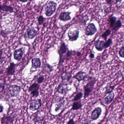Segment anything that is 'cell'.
Listing matches in <instances>:
<instances>
[{"label":"cell","mask_w":124,"mask_h":124,"mask_svg":"<svg viewBox=\"0 0 124 124\" xmlns=\"http://www.w3.org/2000/svg\"><path fill=\"white\" fill-rule=\"evenodd\" d=\"M23 55V49L20 48L15 51L14 53V58L15 60L19 61L22 59Z\"/></svg>","instance_id":"cell-15"},{"label":"cell","mask_w":124,"mask_h":124,"mask_svg":"<svg viewBox=\"0 0 124 124\" xmlns=\"http://www.w3.org/2000/svg\"><path fill=\"white\" fill-rule=\"evenodd\" d=\"M122 23L121 21L120 20H117L115 24L114 25L113 27L112 28V30L113 31H115V32L117 31L122 27Z\"/></svg>","instance_id":"cell-22"},{"label":"cell","mask_w":124,"mask_h":124,"mask_svg":"<svg viewBox=\"0 0 124 124\" xmlns=\"http://www.w3.org/2000/svg\"><path fill=\"white\" fill-rule=\"evenodd\" d=\"M75 123L73 119H70L67 122V124H74Z\"/></svg>","instance_id":"cell-34"},{"label":"cell","mask_w":124,"mask_h":124,"mask_svg":"<svg viewBox=\"0 0 124 124\" xmlns=\"http://www.w3.org/2000/svg\"><path fill=\"white\" fill-rule=\"evenodd\" d=\"M72 71H66L62 72L61 75V79H62V83L68 84L67 83H69L71 81L72 78Z\"/></svg>","instance_id":"cell-10"},{"label":"cell","mask_w":124,"mask_h":124,"mask_svg":"<svg viewBox=\"0 0 124 124\" xmlns=\"http://www.w3.org/2000/svg\"><path fill=\"white\" fill-rule=\"evenodd\" d=\"M42 100L40 99H37L32 101L30 105L29 109L32 111H36L39 109L42 106Z\"/></svg>","instance_id":"cell-11"},{"label":"cell","mask_w":124,"mask_h":124,"mask_svg":"<svg viewBox=\"0 0 124 124\" xmlns=\"http://www.w3.org/2000/svg\"><path fill=\"white\" fill-rule=\"evenodd\" d=\"M97 31V29L93 23L89 24L85 30V34L87 36H92Z\"/></svg>","instance_id":"cell-8"},{"label":"cell","mask_w":124,"mask_h":124,"mask_svg":"<svg viewBox=\"0 0 124 124\" xmlns=\"http://www.w3.org/2000/svg\"><path fill=\"white\" fill-rule=\"evenodd\" d=\"M83 94L82 92H79L77 93L74 97L72 101H80L82 99L83 97Z\"/></svg>","instance_id":"cell-25"},{"label":"cell","mask_w":124,"mask_h":124,"mask_svg":"<svg viewBox=\"0 0 124 124\" xmlns=\"http://www.w3.org/2000/svg\"><path fill=\"white\" fill-rule=\"evenodd\" d=\"M102 111V109L101 107H96L91 113V119L93 120H95L98 119L101 115Z\"/></svg>","instance_id":"cell-13"},{"label":"cell","mask_w":124,"mask_h":124,"mask_svg":"<svg viewBox=\"0 0 124 124\" xmlns=\"http://www.w3.org/2000/svg\"><path fill=\"white\" fill-rule=\"evenodd\" d=\"M114 98L115 94L113 91L106 93L103 98V102L106 105H108L112 102Z\"/></svg>","instance_id":"cell-12"},{"label":"cell","mask_w":124,"mask_h":124,"mask_svg":"<svg viewBox=\"0 0 124 124\" xmlns=\"http://www.w3.org/2000/svg\"><path fill=\"white\" fill-rule=\"evenodd\" d=\"M82 104L80 100L77 101H74L72 103L71 109L73 111L78 110L82 108Z\"/></svg>","instance_id":"cell-20"},{"label":"cell","mask_w":124,"mask_h":124,"mask_svg":"<svg viewBox=\"0 0 124 124\" xmlns=\"http://www.w3.org/2000/svg\"><path fill=\"white\" fill-rule=\"evenodd\" d=\"M124 46H123L120 49L119 51V55L120 57L122 58H124Z\"/></svg>","instance_id":"cell-31"},{"label":"cell","mask_w":124,"mask_h":124,"mask_svg":"<svg viewBox=\"0 0 124 124\" xmlns=\"http://www.w3.org/2000/svg\"><path fill=\"white\" fill-rule=\"evenodd\" d=\"M69 90L68 84L63 83H60L56 89L58 93L64 95H66Z\"/></svg>","instance_id":"cell-9"},{"label":"cell","mask_w":124,"mask_h":124,"mask_svg":"<svg viewBox=\"0 0 124 124\" xmlns=\"http://www.w3.org/2000/svg\"><path fill=\"white\" fill-rule=\"evenodd\" d=\"M45 80V78H44V76H41L38 78L37 79V82L39 84H40L42 83Z\"/></svg>","instance_id":"cell-32"},{"label":"cell","mask_w":124,"mask_h":124,"mask_svg":"<svg viewBox=\"0 0 124 124\" xmlns=\"http://www.w3.org/2000/svg\"><path fill=\"white\" fill-rule=\"evenodd\" d=\"M76 55H77V56H80V55H81V53H80V52H79V51H77Z\"/></svg>","instance_id":"cell-38"},{"label":"cell","mask_w":124,"mask_h":124,"mask_svg":"<svg viewBox=\"0 0 124 124\" xmlns=\"http://www.w3.org/2000/svg\"><path fill=\"white\" fill-rule=\"evenodd\" d=\"M57 4L54 1H50L45 7V14L47 17L51 16L56 10Z\"/></svg>","instance_id":"cell-3"},{"label":"cell","mask_w":124,"mask_h":124,"mask_svg":"<svg viewBox=\"0 0 124 124\" xmlns=\"http://www.w3.org/2000/svg\"><path fill=\"white\" fill-rule=\"evenodd\" d=\"M115 88V85H107L106 87L105 93H108L112 92L114 90Z\"/></svg>","instance_id":"cell-28"},{"label":"cell","mask_w":124,"mask_h":124,"mask_svg":"<svg viewBox=\"0 0 124 124\" xmlns=\"http://www.w3.org/2000/svg\"><path fill=\"white\" fill-rule=\"evenodd\" d=\"M44 70H45V71L48 74H50L51 72H52L54 70V69L53 66L47 63L45 64Z\"/></svg>","instance_id":"cell-24"},{"label":"cell","mask_w":124,"mask_h":124,"mask_svg":"<svg viewBox=\"0 0 124 124\" xmlns=\"http://www.w3.org/2000/svg\"><path fill=\"white\" fill-rule=\"evenodd\" d=\"M106 2L107 5H110L112 3V0H106Z\"/></svg>","instance_id":"cell-36"},{"label":"cell","mask_w":124,"mask_h":124,"mask_svg":"<svg viewBox=\"0 0 124 124\" xmlns=\"http://www.w3.org/2000/svg\"><path fill=\"white\" fill-rule=\"evenodd\" d=\"M117 20V18L116 17H115V16H112V17L110 18L109 21V27H110V28L112 29V28L113 27L114 25H115V23H116Z\"/></svg>","instance_id":"cell-27"},{"label":"cell","mask_w":124,"mask_h":124,"mask_svg":"<svg viewBox=\"0 0 124 124\" xmlns=\"http://www.w3.org/2000/svg\"><path fill=\"white\" fill-rule=\"evenodd\" d=\"M116 0V2L117 3H120L121 2H122V0Z\"/></svg>","instance_id":"cell-40"},{"label":"cell","mask_w":124,"mask_h":124,"mask_svg":"<svg viewBox=\"0 0 124 124\" xmlns=\"http://www.w3.org/2000/svg\"><path fill=\"white\" fill-rule=\"evenodd\" d=\"M20 1L22 3H26L29 1V0H20Z\"/></svg>","instance_id":"cell-39"},{"label":"cell","mask_w":124,"mask_h":124,"mask_svg":"<svg viewBox=\"0 0 124 124\" xmlns=\"http://www.w3.org/2000/svg\"><path fill=\"white\" fill-rule=\"evenodd\" d=\"M0 10L2 11L9 12L11 13H13L14 11V9L13 7L6 5L0 6Z\"/></svg>","instance_id":"cell-21"},{"label":"cell","mask_w":124,"mask_h":124,"mask_svg":"<svg viewBox=\"0 0 124 124\" xmlns=\"http://www.w3.org/2000/svg\"><path fill=\"white\" fill-rule=\"evenodd\" d=\"M111 31L110 29H108L106 30L101 35V37L105 40H106L108 37L111 34Z\"/></svg>","instance_id":"cell-26"},{"label":"cell","mask_w":124,"mask_h":124,"mask_svg":"<svg viewBox=\"0 0 124 124\" xmlns=\"http://www.w3.org/2000/svg\"><path fill=\"white\" fill-rule=\"evenodd\" d=\"M79 34V30L76 28H73L70 29L68 33L67 37L69 40L71 42H74L77 40Z\"/></svg>","instance_id":"cell-6"},{"label":"cell","mask_w":124,"mask_h":124,"mask_svg":"<svg viewBox=\"0 0 124 124\" xmlns=\"http://www.w3.org/2000/svg\"><path fill=\"white\" fill-rule=\"evenodd\" d=\"M14 120V117L11 116H6L1 119L2 124H12Z\"/></svg>","instance_id":"cell-18"},{"label":"cell","mask_w":124,"mask_h":124,"mask_svg":"<svg viewBox=\"0 0 124 124\" xmlns=\"http://www.w3.org/2000/svg\"><path fill=\"white\" fill-rule=\"evenodd\" d=\"M4 109V107L2 104H0V113L3 112Z\"/></svg>","instance_id":"cell-37"},{"label":"cell","mask_w":124,"mask_h":124,"mask_svg":"<svg viewBox=\"0 0 124 124\" xmlns=\"http://www.w3.org/2000/svg\"><path fill=\"white\" fill-rule=\"evenodd\" d=\"M97 80L95 78L93 77L92 79L87 81V84L84 87V99L88 97L92 93Z\"/></svg>","instance_id":"cell-2"},{"label":"cell","mask_w":124,"mask_h":124,"mask_svg":"<svg viewBox=\"0 0 124 124\" xmlns=\"http://www.w3.org/2000/svg\"><path fill=\"white\" fill-rule=\"evenodd\" d=\"M16 64L14 63V62H11L10 63V65L7 69L6 73L8 75H13L15 72V67Z\"/></svg>","instance_id":"cell-19"},{"label":"cell","mask_w":124,"mask_h":124,"mask_svg":"<svg viewBox=\"0 0 124 124\" xmlns=\"http://www.w3.org/2000/svg\"><path fill=\"white\" fill-rule=\"evenodd\" d=\"M39 84L36 83H34L32 85L30 86L29 89V92H32V91H36L39 90Z\"/></svg>","instance_id":"cell-23"},{"label":"cell","mask_w":124,"mask_h":124,"mask_svg":"<svg viewBox=\"0 0 124 124\" xmlns=\"http://www.w3.org/2000/svg\"><path fill=\"white\" fill-rule=\"evenodd\" d=\"M95 56L94 54H93L91 51L90 54V55H89L90 58L91 59L94 58H95Z\"/></svg>","instance_id":"cell-35"},{"label":"cell","mask_w":124,"mask_h":124,"mask_svg":"<svg viewBox=\"0 0 124 124\" xmlns=\"http://www.w3.org/2000/svg\"><path fill=\"white\" fill-rule=\"evenodd\" d=\"M37 34V31L33 27H29L24 35V38L27 40L32 39Z\"/></svg>","instance_id":"cell-7"},{"label":"cell","mask_w":124,"mask_h":124,"mask_svg":"<svg viewBox=\"0 0 124 124\" xmlns=\"http://www.w3.org/2000/svg\"><path fill=\"white\" fill-rule=\"evenodd\" d=\"M93 77L89 76L86 72L83 71H80L74 75L72 78L77 80L79 83L83 81V83L87 82V81L92 79Z\"/></svg>","instance_id":"cell-4"},{"label":"cell","mask_w":124,"mask_h":124,"mask_svg":"<svg viewBox=\"0 0 124 124\" xmlns=\"http://www.w3.org/2000/svg\"><path fill=\"white\" fill-rule=\"evenodd\" d=\"M68 50L69 49L66 43L64 42H62L58 50L59 58L57 69H59L62 66L64 61L66 60V54Z\"/></svg>","instance_id":"cell-1"},{"label":"cell","mask_w":124,"mask_h":124,"mask_svg":"<svg viewBox=\"0 0 124 124\" xmlns=\"http://www.w3.org/2000/svg\"><path fill=\"white\" fill-rule=\"evenodd\" d=\"M45 18L43 16H40L38 17V23L39 25H42L45 21Z\"/></svg>","instance_id":"cell-30"},{"label":"cell","mask_w":124,"mask_h":124,"mask_svg":"<svg viewBox=\"0 0 124 124\" xmlns=\"http://www.w3.org/2000/svg\"><path fill=\"white\" fill-rule=\"evenodd\" d=\"M104 42L103 40L98 39L96 41L95 43V46L96 49L99 51H101L104 49Z\"/></svg>","instance_id":"cell-17"},{"label":"cell","mask_w":124,"mask_h":124,"mask_svg":"<svg viewBox=\"0 0 124 124\" xmlns=\"http://www.w3.org/2000/svg\"><path fill=\"white\" fill-rule=\"evenodd\" d=\"M71 12L69 11H64L62 12L59 16V19L60 21L63 22H66L71 20L70 16Z\"/></svg>","instance_id":"cell-14"},{"label":"cell","mask_w":124,"mask_h":124,"mask_svg":"<svg viewBox=\"0 0 124 124\" xmlns=\"http://www.w3.org/2000/svg\"><path fill=\"white\" fill-rule=\"evenodd\" d=\"M112 40L111 38H109L107 40H106V42H104V49L108 48L112 44Z\"/></svg>","instance_id":"cell-29"},{"label":"cell","mask_w":124,"mask_h":124,"mask_svg":"<svg viewBox=\"0 0 124 124\" xmlns=\"http://www.w3.org/2000/svg\"><path fill=\"white\" fill-rule=\"evenodd\" d=\"M5 89V85L4 83H0V93H2Z\"/></svg>","instance_id":"cell-33"},{"label":"cell","mask_w":124,"mask_h":124,"mask_svg":"<svg viewBox=\"0 0 124 124\" xmlns=\"http://www.w3.org/2000/svg\"><path fill=\"white\" fill-rule=\"evenodd\" d=\"M21 87L16 85H11L8 90V96L9 98H13L18 96L21 92Z\"/></svg>","instance_id":"cell-5"},{"label":"cell","mask_w":124,"mask_h":124,"mask_svg":"<svg viewBox=\"0 0 124 124\" xmlns=\"http://www.w3.org/2000/svg\"><path fill=\"white\" fill-rule=\"evenodd\" d=\"M31 67L34 69L40 68L41 62L40 59L38 58H34L31 60Z\"/></svg>","instance_id":"cell-16"}]
</instances>
